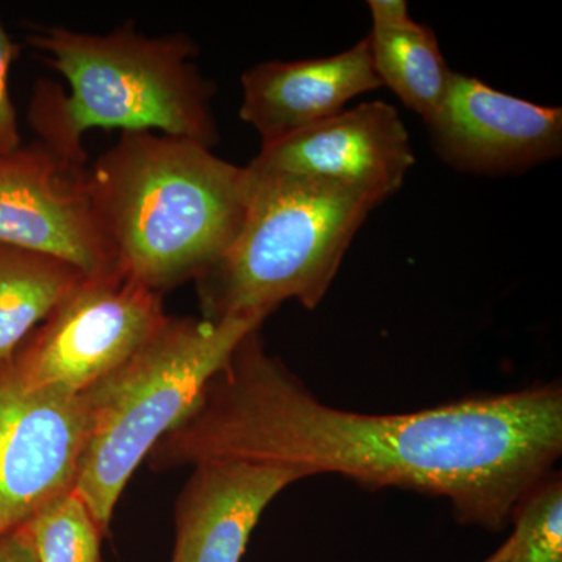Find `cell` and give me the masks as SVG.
Masks as SVG:
<instances>
[{
  "label": "cell",
  "instance_id": "7c38bea8",
  "mask_svg": "<svg viewBox=\"0 0 562 562\" xmlns=\"http://www.w3.org/2000/svg\"><path fill=\"white\" fill-rule=\"evenodd\" d=\"M239 116L265 144L276 143L341 113L364 92L382 87L368 40L331 57L266 61L243 74Z\"/></svg>",
  "mask_w": 562,
  "mask_h": 562
},
{
  "label": "cell",
  "instance_id": "9c48e42d",
  "mask_svg": "<svg viewBox=\"0 0 562 562\" xmlns=\"http://www.w3.org/2000/svg\"><path fill=\"white\" fill-rule=\"evenodd\" d=\"M408 131L390 103L366 102L265 144L249 168L336 181L380 202L401 190L414 166Z\"/></svg>",
  "mask_w": 562,
  "mask_h": 562
},
{
  "label": "cell",
  "instance_id": "8992f818",
  "mask_svg": "<svg viewBox=\"0 0 562 562\" xmlns=\"http://www.w3.org/2000/svg\"><path fill=\"white\" fill-rule=\"evenodd\" d=\"M162 294L120 273L85 277L10 358L32 390L83 394L168 321Z\"/></svg>",
  "mask_w": 562,
  "mask_h": 562
},
{
  "label": "cell",
  "instance_id": "ffe728a7",
  "mask_svg": "<svg viewBox=\"0 0 562 562\" xmlns=\"http://www.w3.org/2000/svg\"><path fill=\"white\" fill-rule=\"evenodd\" d=\"M513 550L514 539L513 536H509V538L506 539V542L503 543L501 549H498L497 552L492 554V557L487 558V560L483 562H512Z\"/></svg>",
  "mask_w": 562,
  "mask_h": 562
},
{
  "label": "cell",
  "instance_id": "ac0fdd59",
  "mask_svg": "<svg viewBox=\"0 0 562 562\" xmlns=\"http://www.w3.org/2000/svg\"><path fill=\"white\" fill-rule=\"evenodd\" d=\"M0 562H38L29 524L0 536Z\"/></svg>",
  "mask_w": 562,
  "mask_h": 562
},
{
  "label": "cell",
  "instance_id": "7a4b0ae2",
  "mask_svg": "<svg viewBox=\"0 0 562 562\" xmlns=\"http://www.w3.org/2000/svg\"><path fill=\"white\" fill-rule=\"evenodd\" d=\"M88 184L114 269L160 294L201 279L246 213V168L161 133L122 132L88 169Z\"/></svg>",
  "mask_w": 562,
  "mask_h": 562
},
{
  "label": "cell",
  "instance_id": "6da1fadb",
  "mask_svg": "<svg viewBox=\"0 0 562 562\" xmlns=\"http://www.w3.org/2000/svg\"><path fill=\"white\" fill-rule=\"evenodd\" d=\"M561 453L558 384L414 413L347 412L269 355L258 328L147 458L155 471L244 460L338 473L366 487L447 498L461 524L498 531Z\"/></svg>",
  "mask_w": 562,
  "mask_h": 562
},
{
  "label": "cell",
  "instance_id": "2e32d148",
  "mask_svg": "<svg viewBox=\"0 0 562 562\" xmlns=\"http://www.w3.org/2000/svg\"><path fill=\"white\" fill-rule=\"evenodd\" d=\"M512 562H562V483L542 480L514 509Z\"/></svg>",
  "mask_w": 562,
  "mask_h": 562
},
{
  "label": "cell",
  "instance_id": "30bf717a",
  "mask_svg": "<svg viewBox=\"0 0 562 562\" xmlns=\"http://www.w3.org/2000/svg\"><path fill=\"white\" fill-rule=\"evenodd\" d=\"M428 131L439 157L458 171L519 172L560 157L562 110L453 72L446 102Z\"/></svg>",
  "mask_w": 562,
  "mask_h": 562
},
{
  "label": "cell",
  "instance_id": "ba28073f",
  "mask_svg": "<svg viewBox=\"0 0 562 562\" xmlns=\"http://www.w3.org/2000/svg\"><path fill=\"white\" fill-rule=\"evenodd\" d=\"M0 244L61 258L87 277L116 272L92 210L87 166L38 139L0 155Z\"/></svg>",
  "mask_w": 562,
  "mask_h": 562
},
{
  "label": "cell",
  "instance_id": "52a82bcc",
  "mask_svg": "<svg viewBox=\"0 0 562 562\" xmlns=\"http://www.w3.org/2000/svg\"><path fill=\"white\" fill-rule=\"evenodd\" d=\"M87 441L83 394L32 390L0 364V536L74 491Z\"/></svg>",
  "mask_w": 562,
  "mask_h": 562
},
{
  "label": "cell",
  "instance_id": "9a60e30c",
  "mask_svg": "<svg viewBox=\"0 0 562 562\" xmlns=\"http://www.w3.org/2000/svg\"><path fill=\"white\" fill-rule=\"evenodd\" d=\"M29 527L38 562H101L105 532L74 491L36 514Z\"/></svg>",
  "mask_w": 562,
  "mask_h": 562
},
{
  "label": "cell",
  "instance_id": "e0dca14e",
  "mask_svg": "<svg viewBox=\"0 0 562 562\" xmlns=\"http://www.w3.org/2000/svg\"><path fill=\"white\" fill-rule=\"evenodd\" d=\"M20 50V44L11 40L0 18V155L13 154L22 146L18 113L9 90L10 68Z\"/></svg>",
  "mask_w": 562,
  "mask_h": 562
},
{
  "label": "cell",
  "instance_id": "8fae6325",
  "mask_svg": "<svg viewBox=\"0 0 562 562\" xmlns=\"http://www.w3.org/2000/svg\"><path fill=\"white\" fill-rule=\"evenodd\" d=\"M303 479L308 476L288 465L199 462L177 502L172 562H241L262 512Z\"/></svg>",
  "mask_w": 562,
  "mask_h": 562
},
{
  "label": "cell",
  "instance_id": "277c9868",
  "mask_svg": "<svg viewBox=\"0 0 562 562\" xmlns=\"http://www.w3.org/2000/svg\"><path fill=\"white\" fill-rule=\"evenodd\" d=\"M241 227L198 280L206 319L262 317L286 301L313 310L379 199L336 181L246 166Z\"/></svg>",
  "mask_w": 562,
  "mask_h": 562
},
{
  "label": "cell",
  "instance_id": "5b68a950",
  "mask_svg": "<svg viewBox=\"0 0 562 562\" xmlns=\"http://www.w3.org/2000/svg\"><path fill=\"white\" fill-rule=\"evenodd\" d=\"M262 317H168L121 368L83 392L88 441L74 492L103 532L122 491Z\"/></svg>",
  "mask_w": 562,
  "mask_h": 562
},
{
  "label": "cell",
  "instance_id": "d6986e66",
  "mask_svg": "<svg viewBox=\"0 0 562 562\" xmlns=\"http://www.w3.org/2000/svg\"><path fill=\"white\" fill-rule=\"evenodd\" d=\"M372 16V29H401L414 24L408 3L403 0H371L368 3Z\"/></svg>",
  "mask_w": 562,
  "mask_h": 562
},
{
  "label": "cell",
  "instance_id": "5bb4252c",
  "mask_svg": "<svg viewBox=\"0 0 562 562\" xmlns=\"http://www.w3.org/2000/svg\"><path fill=\"white\" fill-rule=\"evenodd\" d=\"M372 66L382 87L430 124L441 111L453 70L447 66L431 29L419 22L401 29H372L368 35Z\"/></svg>",
  "mask_w": 562,
  "mask_h": 562
},
{
  "label": "cell",
  "instance_id": "3957f363",
  "mask_svg": "<svg viewBox=\"0 0 562 562\" xmlns=\"http://www.w3.org/2000/svg\"><path fill=\"white\" fill-rule=\"evenodd\" d=\"M27 44L68 81L38 80L29 124L44 146L87 166L85 133L92 128L155 132L201 143L220 140L213 81L194 65L198 46L184 33L146 36L132 24L110 33L36 25Z\"/></svg>",
  "mask_w": 562,
  "mask_h": 562
},
{
  "label": "cell",
  "instance_id": "4fadbf2b",
  "mask_svg": "<svg viewBox=\"0 0 562 562\" xmlns=\"http://www.w3.org/2000/svg\"><path fill=\"white\" fill-rule=\"evenodd\" d=\"M85 277L61 258L0 244V364Z\"/></svg>",
  "mask_w": 562,
  "mask_h": 562
}]
</instances>
